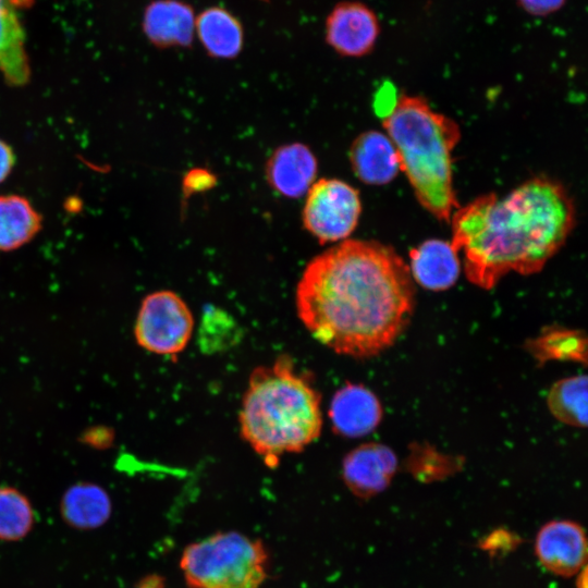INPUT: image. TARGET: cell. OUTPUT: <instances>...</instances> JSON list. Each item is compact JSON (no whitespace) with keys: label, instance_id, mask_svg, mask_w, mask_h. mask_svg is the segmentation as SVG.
<instances>
[{"label":"cell","instance_id":"cell-1","mask_svg":"<svg viewBox=\"0 0 588 588\" xmlns=\"http://www.w3.org/2000/svg\"><path fill=\"white\" fill-rule=\"evenodd\" d=\"M295 305L319 343L338 354L368 358L391 346L408 324L415 286L392 247L346 240L309 261Z\"/></svg>","mask_w":588,"mask_h":588},{"label":"cell","instance_id":"cell-2","mask_svg":"<svg viewBox=\"0 0 588 588\" xmlns=\"http://www.w3.org/2000/svg\"><path fill=\"white\" fill-rule=\"evenodd\" d=\"M451 221V245L463 255L467 279L490 290L509 272H539L571 234L575 206L562 184L542 176L503 197L479 196Z\"/></svg>","mask_w":588,"mask_h":588},{"label":"cell","instance_id":"cell-3","mask_svg":"<svg viewBox=\"0 0 588 588\" xmlns=\"http://www.w3.org/2000/svg\"><path fill=\"white\" fill-rule=\"evenodd\" d=\"M241 437L266 466L299 453L322 430L321 394L289 355L250 373L238 414Z\"/></svg>","mask_w":588,"mask_h":588},{"label":"cell","instance_id":"cell-4","mask_svg":"<svg viewBox=\"0 0 588 588\" xmlns=\"http://www.w3.org/2000/svg\"><path fill=\"white\" fill-rule=\"evenodd\" d=\"M382 123L419 204L449 221L458 207L452 175V151L461 138L457 123L426 99L408 95L397 98Z\"/></svg>","mask_w":588,"mask_h":588},{"label":"cell","instance_id":"cell-5","mask_svg":"<svg viewBox=\"0 0 588 588\" xmlns=\"http://www.w3.org/2000/svg\"><path fill=\"white\" fill-rule=\"evenodd\" d=\"M268 566L264 542L237 531H220L193 542L180 559L188 588H259Z\"/></svg>","mask_w":588,"mask_h":588},{"label":"cell","instance_id":"cell-6","mask_svg":"<svg viewBox=\"0 0 588 588\" xmlns=\"http://www.w3.org/2000/svg\"><path fill=\"white\" fill-rule=\"evenodd\" d=\"M193 330L194 317L184 299L173 291L161 290L142 301L134 335L145 351L175 360L187 346Z\"/></svg>","mask_w":588,"mask_h":588},{"label":"cell","instance_id":"cell-7","mask_svg":"<svg viewBox=\"0 0 588 588\" xmlns=\"http://www.w3.org/2000/svg\"><path fill=\"white\" fill-rule=\"evenodd\" d=\"M360 213L356 188L339 179H321L308 191L302 220L304 228L323 245L347 238Z\"/></svg>","mask_w":588,"mask_h":588},{"label":"cell","instance_id":"cell-8","mask_svg":"<svg viewBox=\"0 0 588 588\" xmlns=\"http://www.w3.org/2000/svg\"><path fill=\"white\" fill-rule=\"evenodd\" d=\"M535 553L540 564L560 577L579 573L587 561V540L584 528L569 519L550 520L538 531Z\"/></svg>","mask_w":588,"mask_h":588},{"label":"cell","instance_id":"cell-9","mask_svg":"<svg viewBox=\"0 0 588 588\" xmlns=\"http://www.w3.org/2000/svg\"><path fill=\"white\" fill-rule=\"evenodd\" d=\"M379 33L377 15L360 2H340L326 20V41L343 57L366 56L375 47Z\"/></svg>","mask_w":588,"mask_h":588},{"label":"cell","instance_id":"cell-10","mask_svg":"<svg viewBox=\"0 0 588 588\" xmlns=\"http://www.w3.org/2000/svg\"><path fill=\"white\" fill-rule=\"evenodd\" d=\"M397 468L393 451L379 443L362 444L343 460L342 477L348 490L359 499L384 491Z\"/></svg>","mask_w":588,"mask_h":588},{"label":"cell","instance_id":"cell-11","mask_svg":"<svg viewBox=\"0 0 588 588\" xmlns=\"http://www.w3.org/2000/svg\"><path fill=\"white\" fill-rule=\"evenodd\" d=\"M34 3L35 0H0V74L11 87H23L30 81L22 13Z\"/></svg>","mask_w":588,"mask_h":588},{"label":"cell","instance_id":"cell-12","mask_svg":"<svg viewBox=\"0 0 588 588\" xmlns=\"http://www.w3.org/2000/svg\"><path fill=\"white\" fill-rule=\"evenodd\" d=\"M318 172L311 149L302 143L278 147L268 158L265 173L269 186L287 198H298L309 191Z\"/></svg>","mask_w":588,"mask_h":588},{"label":"cell","instance_id":"cell-13","mask_svg":"<svg viewBox=\"0 0 588 588\" xmlns=\"http://www.w3.org/2000/svg\"><path fill=\"white\" fill-rule=\"evenodd\" d=\"M329 418L334 432L358 438L371 432L382 418L378 397L362 384L348 383L339 389L330 403Z\"/></svg>","mask_w":588,"mask_h":588},{"label":"cell","instance_id":"cell-14","mask_svg":"<svg viewBox=\"0 0 588 588\" xmlns=\"http://www.w3.org/2000/svg\"><path fill=\"white\" fill-rule=\"evenodd\" d=\"M195 12L181 0H154L143 14V32L157 48H188L195 35Z\"/></svg>","mask_w":588,"mask_h":588},{"label":"cell","instance_id":"cell-15","mask_svg":"<svg viewBox=\"0 0 588 588\" xmlns=\"http://www.w3.org/2000/svg\"><path fill=\"white\" fill-rule=\"evenodd\" d=\"M348 156L353 172L366 184H387L401 170L391 139L377 131H368L357 136L351 145Z\"/></svg>","mask_w":588,"mask_h":588},{"label":"cell","instance_id":"cell-16","mask_svg":"<svg viewBox=\"0 0 588 588\" xmlns=\"http://www.w3.org/2000/svg\"><path fill=\"white\" fill-rule=\"evenodd\" d=\"M409 272L418 284L440 292L453 286L461 272L458 254L451 243L427 240L409 252Z\"/></svg>","mask_w":588,"mask_h":588},{"label":"cell","instance_id":"cell-17","mask_svg":"<svg viewBox=\"0 0 588 588\" xmlns=\"http://www.w3.org/2000/svg\"><path fill=\"white\" fill-rule=\"evenodd\" d=\"M112 503L107 491L91 482L71 486L62 495L60 513L72 528L91 530L103 526L111 516Z\"/></svg>","mask_w":588,"mask_h":588},{"label":"cell","instance_id":"cell-18","mask_svg":"<svg viewBox=\"0 0 588 588\" xmlns=\"http://www.w3.org/2000/svg\"><path fill=\"white\" fill-rule=\"evenodd\" d=\"M195 30L206 52L218 59H233L244 44V29L238 19L221 7L201 11L195 20Z\"/></svg>","mask_w":588,"mask_h":588},{"label":"cell","instance_id":"cell-19","mask_svg":"<svg viewBox=\"0 0 588 588\" xmlns=\"http://www.w3.org/2000/svg\"><path fill=\"white\" fill-rule=\"evenodd\" d=\"M42 229V216L24 196L0 195V252L29 243Z\"/></svg>","mask_w":588,"mask_h":588},{"label":"cell","instance_id":"cell-20","mask_svg":"<svg viewBox=\"0 0 588 588\" xmlns=\"http://www.w3.org/2000/svg\"><path fill=\"white\" fill-rule=\"evenodd\" d=\"M527 351L534 358L544 364L550 360H567L586 364L587 339L583 331L564 327H547L541 333L528 340Z\"/></svg>","mask_w":588,"mask_h":588},{"label":"cell","instance_id":"cell-21","mask_svg":"<svg viewBox=\"0 0 588 588\" xmlns=\"http://www.w3.org/2000/svg\"><path fill=\"white\" fill-rule=\"evenodd\" d=\"M548 407L561 422L587 426V377L574 376L556 381L550 389Z\"/></svg>","mask_w":588,"mask_h":588},{"label":"cell","instance_id":"cell-22","mask_svg":"<svg viewBox=\"0 0 588 588\" xmlns=\"http://www.w3.org/2000/svg\"><path fill=\"white\" fill-rule=\"evenodd\" d=\"M34 509L25 494L13 487H0V540L20 541L33 529Z\"/></svg>","mask_w":588,"mask_h":588},{"label":"cell","instance_id":"cell-23","mask_svg":"<svg viewBox=\"0 0 588 588\" xmlns=\"http://www.w3.org/2000/svg\"><path fill=\"white\" fill-rule=\"evenodd\" d=\"M240 340V327L224 310L206 308L199 329V344L205 353L224 351Z\"/></svg>","mask_w":588,"mask_h":588},{"label":"cell","instance_id":"cell-24","mask_svg":"<svg viewBox=\"0 0 588 588\" xmlns=\"http://www.w3.org/2000/svg\"><path fill=\"white\" fill-rule=\"evenodd\" d=\"M216 175L207 169L196 168L188 171L183 177V194L189 197L195 193L205 192L215 186Z\"/></svg>","mask_w":588,"mask_h":588},{"label":"cell","instance_id":"cell-25","mask_svg":"<svg viewBox=\"0 0 588 588\" xmlns=\"http://www.w3.org/2000/svg\"><path fill=\"white\" fill-rule=\"evenodd\" d=\"M529 14L547 15L558 11L566 0H517Z\"/></svg>","mask_w":588,"mask_h":588},{"label":"cell","instance_id":"cell-26","mask_svg":"<svg viewBox=\"0 0 588 588\" xmlns=\"http://www.w3.org/2000/svg\"><path fill=\"white\" fill-rule=\"evenodd\" d=\"M83 441L89 446L106 449L113 442V431L103 426L93 427L83 433Z\"/></svg>","mask_w":588,"mask_h":588},{"label":"cell","instance_id":"cell-27","mask_svg":"<svg viewBox=\"0 0 588 588\" xmlns=\"http://www.w3.org/2000/svg\"><path fill=\"white\" fill-rule=\"evenodd\" d=\"M397 98L393 91L388 89V85L380 88L375 97L373 108L376 113L382 119L388 115L396 103Z\"/></svg>","mask_w":588,"mask_h":588},{"label":"cell","instance_id":"cell-28","mask_svg":"<svg viewBox=\"0 0 588 588\" xmlns=\"http://www.w3.org/2000/svg\"><path fill=\"white\" fill-rule=\"evenodd\" d=\"M15 164V155L12 147L0 138V184L11 174Z\"/></svg>","mask_w":588,"mask_h":588},{"label":"cell","instance_id":"cell-29","mask_svg":"<svg viewBox=\"0 0 588 588\" xmlns=\"http://www.w3.org/2000/svg\"><path fill=\"white\" fill-rule=\"evenodd\" d=\"M134 588H166V578L157 573L147 574L136 583Z\"/></svg>","mask_w":588,"mask_h":588},{"label":"cell","instance_id":"cell-30","mask_svg":"<svg viewBox=\"0 0 588 588\" xmlns=\"http://www.w3.org/2000/svg\"><path fill=\"white\" fill-rule=\"evenodd\" d=\"M262 1H268V0H262Z\"/></svg>","mask_w":588,"mask_h":588}]
</instances>
